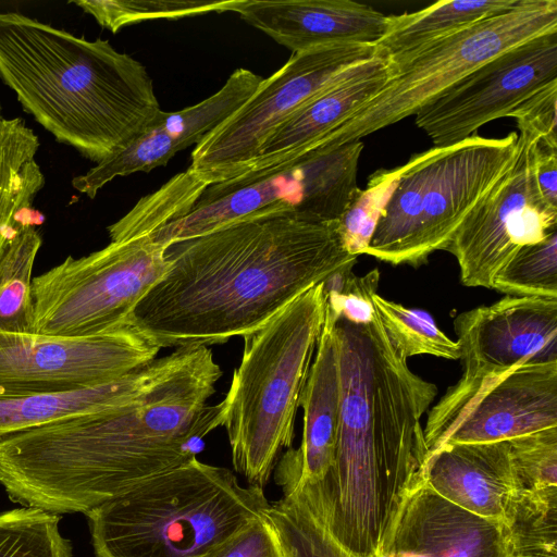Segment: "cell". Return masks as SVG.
Here are the masks:
<instances>
[{"label": "cell", "instance_id": "cell-29", "mask_svg": "<svg viewBox=\"0 0 557 557\" xmlns=\"http://www.w3.org/2000/svg\"><path fill=\"white\" fill-rule=\"evenodd\" d=\"M207 187L189 169L175 175L159 190L141 198L128 213L108 227L111 242L154 233L187 213Z\"/></svg>", "mask_w": 557, "mask_h": 557}, {"label": "cell", "instance_id": "cell-10", "mask_svg": "<svg viewBox=\"0 0 557 557\" xmlns=\"http://www.w3.org/2000/svg\"><path fill=\"white\" fill-rule=\"evenodd\" d=\"M168 247L149 233L81 258L69 256L33 280L30 333L82 337L127 323L166 272Z\"/></svg>", "mask_w": 557, "mask_h": 557}, {"label": "cell", "instance_id": "cell-34", "mask_svg": "<svg viewBox=\"0 0 557 557\" xmlns=\"http://www.w3.org/2000/svg\"><path fill=\"white\" fill-rule=\"evenodd\" d=\"M398 166L371 175L366 189H360L344 214L337 231L344 248L351 255L364 253L383 208L396 186Z\"/></svg>", "mask_w": 557, "mask_h": 557}, {"label": "cell", "instance_id": "cell-11", "mask_svg": "<svg viewBox=\"0 0 557 557\" xmlns=\"http://www.w3.org/2000/svg\"><path fill=\"white\" fill-rule=\"evenodd\" d=\"M375 45H339L292 53L191 152V173L207 186L248 171L265 140L346 69L379 53Z\"/></svg>", "mask_w": 557, "mask_h": 557}, {"label": "cell", "instance_id": "cell-17", "mask_svg": "<svg viewBox=\"0 0 557 557\" xmlns=\"http://www.w3.org/2000/svg\"><path fill=\"white\" fill-rule=\"evenodd\" d=\"M262 79L250 70L236 69L225 84L205 100L180 111H161L125 149L75 176L73 187L92 199L115 177L147 173L165 165L178 151L196 146L231 116L253 95Z\"/></svg>", "mask_w": 557, "mask_h": 557}, {"label": "cell", "instance_id": "cell-3", "mask_svg": "<svg viewBox=\"0 0 557 557\" xmlns=\"http://www.w3.org/2000/svg\"><path fill=\"white\" fill-rule=\"evenodd\" d=\"M341 411L334 465L321 481L337 537L362 557H383L409 494L423 483L421 418L437 387L413 373L379 315L336 317Z\"/></svg>", "mask_w": 557, "mask_h": 557}, {"label": "cell", "instance_id": "cell-36", "mask_svg": "<svg viewBox=\"0 0 557 557\" xmlns=\"http://www.w3.org/2000/svg\"><path fill=\"white\" fill-rule=\"evenodd\" d=\"M380 281V272L373 269L357 276L352 268L344 269L324 282L326 306L335 317L357 324L370 323L376 315L373 296Z\"/></svg>", "mask_w": 557, "mask_h": 557}, {"label": "cell", "instance_id": "cell-33", "mask_svg": "<svg viewBox=\"0 0 557 557\" xmlns=\"http://www.w3.org/2000/svg\"><path fill=\"white\" fill-rule=\"evenodd\" d=\"M492 288L513 297L557 298V230L520 248L497 272Z\"/></svg>", "mask_w": 557, "mask_h": 557}, {"label": "cell", "instance_id": "cell-41", "mask_svg": "<svg viewBox=\"0 0 557 557\" xmlns=\"http://www.w3.org/2000/svg\"><path fill=\"white\" fill-rule=\"evenodd\" d=\"M510 557V556H509Z\"/></svg>", "mask_w": 557, "mask_h": 557}, {"label": "cell", "instance_id": "cell-6", "mask_svg": "<svg viewBox=\"0 0 557 557\" xmlns=\"http://www.w3.org/2000/svg\"><path fill=\"white\" fill-rule=\"evenodd\" d=\"M326 313L324 282L309 288L263 326L244 350L221 401L234 469L263 488L282 448H289L300 396Z\"/></svg>", "mask_w": 557, "mask_h": 557}, {"label": "cell", "instance_id": "cell-24", "mask_svg": "<svg viewBox=\"0 0 557 557\" xmlns=\"http://www.w3.org/2000/svg\"><path fill=\"white\" fill-rule=\"evenodd\" d=\"M39 139L21 117L0 120V250L26 220L44 222L33 202L45 185Z\"/></svg>", "mask_w": 557, "mask_h": 557}, {"label": "cell", "instance_id": "cell-4", "mask_svg": "<svg viewBox=\"0 0 557 557\" xmlns=\"http://www.w3.org/2000/svg\"><path fill=\"white\" fill-rule=\"evenodd\" d=\"M0 79L62 144L99 163L162 111L146 67L109 40H88L18 12H0Z\"/></svg>", "mask_w": 557, "mask_h": 557}, {"label": "cell", "instance_id": "cell-18", "mask_svg": "<svg viewBox=\"0 0 557 557\" xmlns=\"http://www.w3.org/2000/svg\"><path fill=\"white\" fill-rule=\"evenodd\" d=\"M230 12L292 53L375 45L387 24V15L351 0H233Z\"/></svg>", "mask_w": 557, "mask_h": 557}, {"label": "cell", "instance_id": "cell-7", "mask_svg": "<svg viewBox=\"0 0 557 557\" xmlns=\"http://www.w3.org/2000/svg\"><path fill=\"white\" fill-rule=\"evenodd\" d=\"M518 133L472 135L413 154L398 166L393 189L364 251L379 260L418 268L445 250L472 209L510 169Z\"/></svg>", "mask_w": 557, "mask_h": 557}, {"label": "cell", "instance_id": "cell-27", "mask_svg": "<svg viewBox=\"0 0 557 557\" xmlns=\"http://www.w3.org/2000/svg\"><path fill=\"white\" fill-rule=\"evenodd\" d=\"M22 222L0 250V332L30 333L33 268L42 238L35 225Z\"/></svg>", "mask_w": 557, "mask_h": 557}, {"label": "cell", "instance_id": "cell-23", "mask_svg": "<svg viewBox=\"0 0 557 557\" xmlns=\"http://www.w3.org/2000/svg\"><path fill=\"white\" fill-rule=\"evenodd\" d=\"M422 476L442 497L502 524L506 503L518 488L508 441L444 446L426 459Z\"/></svg>", "mask_w": 557, "mask_h": 557}, {"label": "cell", "instance_id": "cell-28", "mask_svg": "<svg viewBox=\"0 0 557 557\" xmlns=\"http://www.w3.org/2000/svg\"><path fill=\"white\" fill-rule=\"evenodd\" d=\"M503 525L507 557H557V487L516 488Z\"/></svg>", "mask_w": 557, "mask_h": 557}, {"label": "cell", "instance_id": "cell-30", "mask_svg": "<svg viewBox=\"0 0 557 557\" xmlns=\"http://www.w3.org/2000/svg\"><path fill=\"white\" fill-rule=\"evenodd\" d=\"M373 305L382 326L396 352L405 360L431 355L450 360L460 359V348L420 309H411L375 294Z\"/></svg>", "mask_w": 557, "mask_h": 557}, {"label": "cell", "instance_id": "cell-13", "mask_svg": "<svg viewBox=\"0 0 557 557\" xmlns=\"http://www.w3.org/2000/svg\"><path fill=\"white\" fill-rule=\"evenodd\" d=\"M159 350L128 323L82 337L0 332V397L111 382L148 364Z\"/></svg>", "mask_w": 557, "mask_h": 557}, {"label": "cell", "instance_id": "cell-40", "mask_svg": "<svg viewBox=\"0 0 557 557\" xmlns=\"http://www.w3.org/2000/svg\"><path fill=\"white\" fill-rule=\"evenodd\" d=\"M2 119V114H1V103H0V120Z\"/></svg>", "mask_w": 557, "mask_h": 557}, {"label": "cell", "instance_id": "cell-9", "mask_svg": "<svg viewBox=\"0 0 557 557\" xmlns=\"http://www.w3.org/2000/svg\"><path fill=\"white\" fill-rule=\"evenodd\" d=\"M550 32H557V1L522 0L506 13L388 58L391 75L382 89L312 144L337 147L414 115L492 58Z\"/></svg>", "mask_w": 557, "mask_h": 557}, {"label": "cell", "instance_id": "cell-14", "mask_svg": "<svg viewBox=\"0 0 557 557\" xmlns=\"http://www.w3.org/2000/svg\"><path fill=\"white\" fill-rule=\"evenodd\" d=\"M536 138L520 131L510 169L467 215L445 248L456 257L465 286L492 288L497 272L520 248L557 230V208L545 202L534 180Z\"/></svg>", "mask_w": 557, "mask_h": 557}, {"label": "cell", "instance_id": "cell-35", "mask_svg": "<svg viewBox=\"0 0 557 557\" xmlns=\"http://www.w3.org/2000/svg\"><path fill=\"white\" fill-rule=\"evenodd\" d=\"M509 442L517 487H557V428L524 434Z\"/></svg>", "mask_w": 557, "mask_h": 557}, {"label": "cell", "instance_id": "cell-1", "mask_svg": "<svg viewBox=\"0 0 557 557\" xmlns=\"http://www.w3.org/2000/svg\"><path fill=\"white\" fill-rule=\"evenodd\" d=\"M222 376L210 348L141 398L0 438V483L14 502L52 513H87L144 480L194 459L222 426L209 406Z\"/></svg>", "mask_w": 557, "mask_h": 557}, {"label": "cell", "instance_id": "cell-25", "mask_svg": "<svg viewBox=\"0 0 557 557\" xmlns=\"http://www.w3.org/2000/svg\"><path fill=\"white\" fill-rule=\"evenodd\" d=\"M263 517L287 557H362L348 548L331 525L327 504L315 483L282 488Z\"/></svg>", "mask_w": 557, "mask_h": 557}, {"label": "cell", "instance_id": "cell-37", "mask_svg": "<svg viewBox=\"0 0 557 557\" xmlns=\"http://www.w3.org/2000/svg\"><path fill=\"white\" fill-rule=\"evenodd\" d=\"M557 81H554L518 104L508 116L517 120L519 131L557 146Z\"/></svg>", "mask_w": 557, "mask_h": 557}, {"label": "cell", "instance_id": "cell-2", "mask_svg": "<svg viewBox=\"0 0 557 557\" xmlns=\"http://www.w3.org/2000/svg\"><path fill=\"white\" fill-rule=\"evenodd\" d=\"M357 258L344 248L337 221H239L169 245L166 272L126 322L160 349L224 344Z\"/></svg>", "mask_w": 557, "mask_h": 557}, {"label": "cell", "instance_id": "cell-5", "mask_svg": "<svg viewBox=\"0 0 557 557\" xmlns=\"http://www.w3.org/2000/svg\"><path fill=\"white\" fill-rule=\"evenodd\" d=\"M269 506L263 488L196 458L86 516L96 557H205Z\"/></svg>", "mask_w": 557, "mask_h": 557}, {"label": "cell", "instance_id": "cell-21", "mask_svg": "<svg viewBox=\"0 0 557 557\" xmlns=\"http://www.w3.org/2000/svg\"><path fill=\"white\" fill-rule=\"evenodd\" d=\"M195 348H176L111 382L52 393L0 397V438L70 417L131 404L181 369Z\"/></svg>", "mask_w": 557, "mask_h": 557}, {"label": "cell", "instance_id": "cell-12", "mask_svg": "<svg viewBox=\"0 0 557 557\" xmlns=\"http://www.w3.org/2000/svg\"><path fill=\"white\" fill-rule=\"evenodd\" d=\"M550 428H557V361L460 377L431 409L423 432L429 458L447 445L509 441Z\"/></svg>", "mask_w": 557, "mask_h": 557}, {"label": "cell", "instance_id": "cell-31", "mask_svg": "<svg viewBox=\"0 0 557 557\" xmlns=\"http://www.w3.org/2000/svg\"><path fill=\"white\" fill-rule=\"evenodd\" d=\"M59 521L57 513L32 507L1 513L0 557H72Z\"/></svg>", "mask_w": 557, "mask_h": 557}, {"label": "cell", "instance_id": "cell-16", "mask_svg": "<svg viewBox=\"0 0 557 557\" xmlns=\"http://www.w3.org/2000/svg\"><path fill=\"white\" fill-rule=\"evenodd\" d=\"M454 327L465 379L557 361V298L506 296L461 312Z\"/></svg>", "mask_w": 557, "mask_h": 557}, {"label": "cell", "instance_id": "cell-39", "mask_svg": "<svg viewBox=\"0 0 557 557\" xmlns=\"http://www.w3.org/2000/svg\"><path fill=\"white\" fill-rule=\"evenodd\" d=\"M533 173L542 198L550 207L557 208V146L535 139Z\"/></svg>", "mask_w": 557, "mask_h": 557}, {"label": "cell", "instance_id": "cell-19", "mask_svg": "<svg viewBox=\"0 0 557 557\" xmlns=\"http://www.w3.org/2000/svg\"><path fill=\"white\" fill-rule=\"evenodd\" d=\"M504 525L442 497L424 482L406 499L383 557H507Z\"/></svg>", "mask_w": 557, "mask_h": 557}, {"label": "cell", "instance_id": "cell-20", "mask_svg": "<svg viewBox=\"0 0 557 557\" xmlns=\"http://www.w3.org/2000/svg\"><path fill=\"white\" fill-rule=\"evenodd\" d=\"M335 321L336 317L326 307L314 360L299 400L304 410L302 441L298 448L285 453L275 472L282 488L321 481L334 465L341 411Z\"/></svg>", "mask_w": 557, "mask_h": 557}, {"label": "cell", "instance_id": "cell-26", "mask_svg": "<svg viewBox=\"0 0 557 557\" xmlns=\"http://www.w3.org/2000/svg\"><path fill=\"white\" fill-rule=\"evenodd\" d=\"M522 0L438 1L422 10L387 15L386 30L375 44L388 58L413 51L482 20L506 13Z\"/></svg>", "mask_w": 557, "mask_h": 557}, {"label": "cell", "instance_id": "cell-8", "mask_svg": "<svg viewBox=\"0 0 557 557\" xmlns=\"http://www.w3.org/2000/svg\"><path fill=\"white\" fill-rule=\"evenodd\" d=\"M363 147L361 140L333 148L311 145L275 165L210 185L187 213L153 237L169 246L239 221L277 215L337 221L360 190Z\"/></svg>", "mask_w": 557, "mask_h": 557}, {"label": "cell", "instance_id": "cell-32", "mask_svg": "<svg viewBox=\"0 0 557 557\" xmlns=\"http://www.w3.org/2000/svg\"><path fill=\"white\" fill-rule=\"evenodd\" d=\"M71 3L90 14L100 26L116 33L125 26L146 21L180 20L213 12H230L233 0H76Z\"/></svg>", "mask_w": 557, "mask_h": 557}, {"label": "cell", "instance_id": "cell-15", "mask_svg": "<svg viewBox=\"0 0 557 557\" xmlns=\"http://www.w3.org/2000/svg\"><path fill=\"white\" fill-rule=\"evenodd\" d=\"M557 81V32L521 42L483 63L420 108L416 125L435 147L459 143Z\"/></svg>", "mask_w": 557, "mask_h": 557}, {"label": "cell", "instance_id": "cell-22", "mask_svg": "<svg viewBox=\"0 0 557 557\" xmlns=\"http://www.w3.org/2000/svg\"><path fill=\"white\" fill-rule=\"evenodd\" d=\"M389 75L388 57L381 51L346 69L265 140L248 171L275 165L307 148L369 102Z\"/></svg>", "mask_w": 557, "mask_h": 557}, {"label": "cell", "instance_id": "cell-38", "mask_svg": "<svg viewBox=\"0 0 557 557\" xmlns=\"http://www.w3.org/2000/svg\"><path fill=\"white\" fill-rule=\"evenodd\" d=\"M205 557H287L263 516L255 519Z\"/></svg>", "mask_w": 557, "mask_h": 557}]
</instances>
